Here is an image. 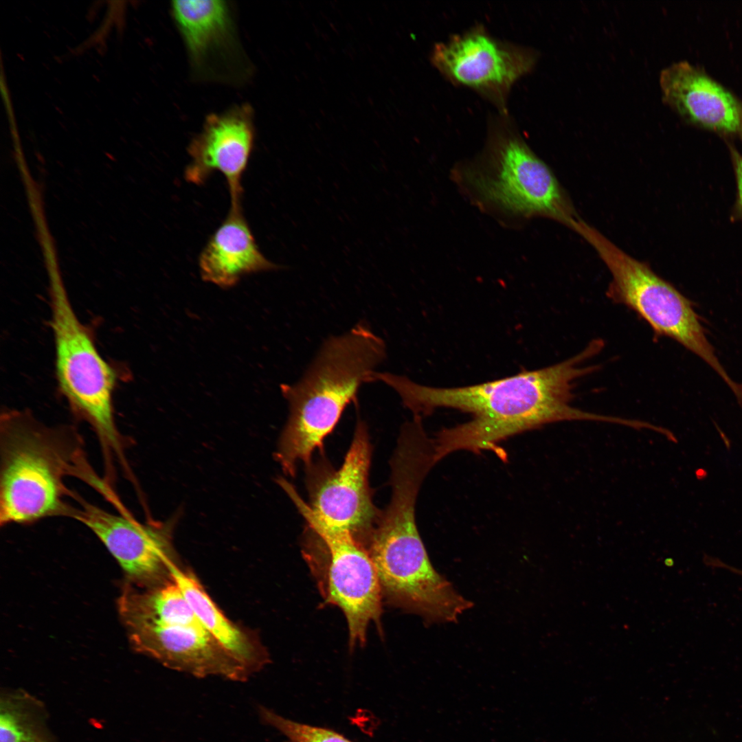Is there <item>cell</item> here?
Listing matches in <instances>:
<instances>
[{
  "mask_svg": "<svg viewBox=\"0 0 742 742\" xmlns=\"http://www.w3.org/2000/svg\"><path fill=\"white\" fill-rule=\"evenodd\" d=\"M604 347L592 340L579 352L543 368L522 371L503 379L456 387H434L405 376L385 373L383 382L401 398L414 416L438 407L472 414L466 423L441 430L433 439L436 463L458 451H500L497 444L515 434L564 420L614 423V416L592 413L571 405L576 381L596 371L587 362Z\"/></svg>",
  "mask_w": 742,
  "mask_h": 742,
  "instance_id": "obj_1",
  "label": "cell"
},
{
  "mask_svg": "<svg viewBox=\"0 0 742 742\" xmlns=\"http://www.w3.org/2000/svg\"><path fill=\"white\" fill-rule=\"evenodd\" d=\"M83 440L69 425L49 426L27 409H7L0 418V524L28 525L72 517L68 475L89 480Z\"/></svg>",
  "mask_w": 742,
  "mask_h": 742,
  "instance_id": "obj_2",
  "label": "cell"
},
{
  "mask_svg": "<svg viewBox=\"0 0 742 742\" xmlns=\"http://www.w3.org/2000/svg\"><path fill=\"white\" fill-rule=\"evenodd\" d=\"M385 357L383 339L359 323L325 340L298 381L281 385L289 416L276 458L285 474L294 476L300 462L308 464L322 449L345 408Z\"/></svg>",
  "mask_w": 742,
  "mask_h": 742,
  "instance_id": "obj_3",
  "label": "cell"
},
{
  "mask_svg": "<svg viewBox=\"0 0 742 742\" xmlns=\"http://www.w3.org/2000/svg\"><path fill=\"white\" fill-rule=\"evenodd\" d=\"M425 472L400 462L391 468L390 501L363 546L375 567L383 598L430 622H453L472 606L431 565L415 520Z\"/></svg>",
  "mask_w": 742,
  "mask_h": 742,
  "instance_id": "obj_4",
  "label": "cell"
},
{
  "mask_svg": "<svg viewBox=\"0 0 742 742\" xmlns=\"http://www.w3.org/2000/svg\"><path fill=\"white\" fill-rule=\"evenodd\" d=\"M488 132L482 153L453 170L469 199L500 218L542 216L570 227L578 217L549 166L506 118L493 122Z\"/></svg>",
  "mask_w": 742,
  "mask_h": 742,
  "instance_id": "obj_5",
  "label": "cell"
},
{
  "mask_svg": "<svg viewBox=\"0 0 742 742\" xmlns=\"http://www.w3.org/2000/svg\"><path fill=\"white\" fill-rule=\"evenodd\" d=\"M50 307L59 391L71 411L96 434L105 470H113L115 462L126 469V440L117 427L113 408L117 372L100 355L90 330L78 319L56 276Z\"/></svg>",
  "mask_w": 742,
  "mask_h": 742,
  "instance_id": "obj_6",
  "label": "cell"
},
{
  "mask_svg": "<svg viewBox=\"0 0 742 742\" xmlns=\"http://www.w3.org/2000/svg\"><path fill=\"white\" fill-rule=\"evenodd\" d=\"M571 229L596 251L611 275L607 297L637 313L654 335L666 337L694 353L727 384L736 382L728 375L707 338L691 302L648 265L630 256L595 228L578 218Z\"/></svg>",
  "mask_w": 742,
  "mask_h": 742,
  "instance_id": "obj_7",
  "label": "cell"
},
{
  "mask_svg": "<svg viewBox=\"0 0 742 742\" xmlns=\"http://www.w3.org/2000/svg\"><path fill=\"white\" fill-rule=\"evenodd\" d=\"M286 494L315 534L324 554L317 574L327 603L344 612L350 647L362 646L374 622L381 629L382 592L375 567L364 547L348 532L328 526L300 497L294 487Z\"/></svg>",
  "mask_w": 742,
  "mask_h": 742,
  "instance_id": "obj_8",
  "label": "cell"
},
{
  "mask_svg": "<svg viewBox=\"0 0 742 742\" xmlns=\"http://www.w3.org/2000/svg\"><path fill=\"white\" fill-rule=\"evenodd\" d=\"M371 454L367 426L359 419L339 468L335 469L324 456L306 464L311 509L328 526L349 532L361 545L380 513L369 485Z\"/></svg>",
  "mask_w": 742,
  "mask_h": 742,
  "instance_id": "obj_9",
  "label": "cell"
},
{
  "mask_svg": "<svg viewBox=\"0 0 742 742\" xmlns=\"http://www.w3.org/2000/svg\"><path fill=\"white\" fill-rule=\"evenodd\" d=\"M431 59L452 83L475 90L505 114L512 86L533 69L538 52L502 41L477 26L435 44Z\"/></svg>",
  "mask_w": 742,
  "mask_h": 742,
  "instance_id": "obj_10",
  "label": "cell"
},
{
  "mask_svg": "<svg viewBox=\"0 0 742 742\" xmlns=\"http://www.w3.org/2000/svg\"><path fill=\"white\" fill-rule=\"evenodd\" d=\"M170 13L198 81L240 85L252 74L226 1H173Z\"/></svg>",
  "mask_w": 742,
  "mask_h": 742,
  "instance_id": "obj_11",
  "label": "cell"
},
{
  "mask_svg": "<svg viewBox=\"0 0 742 742\" xmlns=\"http://www.w3.org/2000/svg\"><path fill=\"white\" fill-rule=\"evenodd\" d=\"M72 517L103 543L126 574V582L148 588L172 579L175 563L172 523L137 520L127 510L113 513L92 504L77 493Z\"/></svg>",
  "mask_w": 742,
  "mask_h": 742,
  "instance_id": "obj_12",
  "label": "cell"
},
{
  "mask_svg": "<svg viewBox=\"0 0 742 742\" xmlns=\"http://www.w3.org/2000/svg\"><path fill=\"white\" fill-rule=\"evenodd\" d=\"M254 139V111L249 104H236L208 115L188 146L191 161L185 170V179L200 186L213 172H219L227 181L231 203L241 202L242 178Z\"/></svg>",
  "mask_w": 742,
  "mask_h": 742,
  "instance_id": "obj_13",
  "label": "cell"
},
{
  "mask_svg": "<svg viewBox=\"0 0 742 742\" xmlns=\"http://www.w3.org/2000/svg\"><path fill=\"white\" fill-rule=\"evenodd\" d=\"M662 99L686 123L742 137V100L703 68L675 62L660 74Z\"/></svg>",
  "mask_w": 742,
  "mask_h": 742,
  "instance_id": "obj_14",
  "label": "cell"
},
{
  "mask_svg": "<svg viewBox=\"0 0 742 742\" xmlns=\"http://www.w3.org/2000/svg\"><path fill=\"white\" fill-rule=\"evenodd\" d=\"M126 630L133 649L170 668L234 681H245L251 675L202 627L144 626Z\"/></svg>",
  "mask_w": 742,
  "mask_h": 742,
  "instance_id": "obj_15",
  "label": "cell"
},
{
  "mask_svg": "<svg viewBox=\"0 0 742 742\" xmlns=\"http://www.w3.org/2000/svg\"><path fill=\"white\" fill-rule=\"evenodd\" d=\"M199 267L203 281L229 289L246 275L277 270L281 266L260 251L240 202L231 203L227 217L201 251Z\"/></svg>",
  "mask_w": 742,
  "mask_h": 742,
  "instance_id": "obj_16",
  "label": "cell"
},
{
  "mask_svg": "<svg viewBox=\"0 0 742 742\" xmlns=\"http://www.w3.org/2000/svg\"><path fill=\"white\" fill-rule=\"evenodd\" d=\"M170 570L203 628L251 674L260 670L268 661L263 649L221 613L191 573L181 570L175 563Z\"/></svg>",
  "mask_w": 742,
  "mask_h": 742,
  "instance_id": "obj_17",
  "label": "cell"
},
{
  "mask_svg": "<svg viewBox=\"0 0 742 742\" xmlns=\"http://www.w3.org/2000/svg\"><path fill=\"white\" fill-rule=\"evenodd\" d=\"M118 609L126 629L144 626L203 627L177 583L141 588L125 583Z\"/></svg>",
  "mask_w": 742,
  "mask_h": 742,
  "instance_id": "obj_18",
  "label": "cell"
},
{
  "mask_svg": "<svg viewBox=\"0 0 742 742\" xmlns=\"http://www.w3.org/2000/svg\"><path fill=\"white\" fill-rule=\"evenodd\" d=\"M0 742H59L49 728L44 703L23 689L0 696Z\"/></svg>",
  "mask_w": 742,
  "mask_h": 742,
  "instance_id": "obj_19",
  "label": "cell"
},
{
  "mask_svg": "<svg viewBox=\"0 0 742 742\" xmlns=\"http://www.w3.org/2000/svg\"><path fill=\"white\" fill-rule=\"evenodd\" d=\"M257 708L260 720L280 731L287 742H352L332 730L293 721L264 706Z\"/></svg>",
  "mask_w": 742,
  "mask_h": 742,
  "instance_id": "obj_20",
  "label": "cell"
},
{
  "mask_svg": "<svg viewBox=\"0 0 742 742\" xmlns=\"http://www.w3.org/2000/svg\"><path fill=\"white\" fill-rule=\"evenodd\" d=\"M742 139V137H741ZM737 181L736 212L742 218V152L729 145Z\"/></svg>",
  "mask_w": 742,
  "mask_h": 742,
  "instance_id": "obj_21",
  "label": "cell"
}]
</instances>
